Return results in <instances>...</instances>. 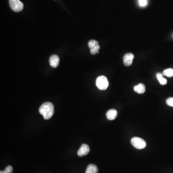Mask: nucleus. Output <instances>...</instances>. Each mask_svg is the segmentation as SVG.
Segmentation results:
<instances>
[{
	"label": "nucleus",
	"instance_id": "6",
	"mask_svg": "<svg viewBox=\"0 0 173 173\" xmlns=\"http://www.w3.org/2000/svg\"><path fill=\"white\" fill-rule=\"evenodd\" d=\"M89 151L90 149L89 145L86 144H83L78 151V156L79 157H82L86 155L89 153Z\"/></svg>",
	"mask_w": 173,
	"mask_h": 173
},
{
	"label": "nucleus",
	"instance_id": "14",
	"mask_svg": "<svg viewBox=\"0 0 173 173\" xmlns=\"http://www.w3.org/2000/svg\"><path fill=\"white\" fill-rule=\"evenodd\" d=\"M13 168L11 166H8L5 168L4 171H1L0 173H12Z\"/></svg>",
	"mask_w": 173,
	"mask_h": 173
},
{
	"label": "nucleus",
	"instance_id": "13",
	"mask_svg": "<svg viewBox=\"0 0 173 173\" xmlns=\"http://www.w3.org/2000/svg\"><path fill=\"white\" fill-rule=\"evenodd\" d=\"M163 75L169 78H171L173 76V69L172 68H168L163 71Z\"/></svg>",
	"mask_w": 173,
	"mask_h": 173
},
{
	"label": "nucleus",
	"instance_id": "9",
	"mask_svg": "<svg viewBox=\"0 0 173 173\" xmlns=\"http://www.w3.org/2000/svg\"><path fill=\"white\" fill-rule=\"evenodd\" d=\"M118 116V112L115 109H112L108 110L106 113V117L109 120H113Z\"/></svg>",
	"mask_w": 173,
	"mask_h": 173
},
{
	"label": "nucleus",
	"instance_id": "7",
	"mask_svg": "<svg viewBox=\"0 0 173 173\" xmlns=\"http://www.w3.org/2000/svg\"><path fill=\"white\" fill-rule=\"evenodd\" d=\"M134 55L132 53H126L123 57V62L125 66L129 67L132 64Z\"/></svg>",
	"mask_w": 173,
	"mask_h": 173
},
{
	"label": "nucleus",
	"instance_id": "8",
	"mask_svg": "<svg viewBox=\"0 0 173 173\" xmlns=\"http://www.w3.org/2000/svg\"><path fill=\"white\" fill-rule=\"evenodd\" d=\"M59 57L57 55H53L51 56L49 59L50 64L53 68H56L59 64Z\"/></svg>",
	"mask_w": 173,
	"mask_h": 173
},
{
	"label": "nucleus",
	"instance_id": "10",
	"mask_svg": "<svg viewBox=\"0 0 173 173\" xmlns=\"http://www.w3.org/2000/svg\"><path fill=\"white\" fill-rule=\"evenodd\" d=\"M134 89L135 92L138 94H143L145 92L146 87L143 84L140 83L138 85L135 86L134 88Z\"/></svg>",
	"mask_w": 173,
	"mask_h": 173
},
{
	"label": "nucleus",
	"instance_id": "11",
	"mask_svg": "<svg viewBox=\"0 0 173 173\" xmlns=\"http://www.w3.org/2000/svg\"><path fill=\"white\" fill-rule=\"evenodd\" d=\"M99 170L95 164H90L88 166L85 173H98Z\"/></svg>",
	"mask_w": 173,
	"mask_h": 173
},
{
	"label": "nucleus",
	"instance_id": "3",
	"mask_svg": "<svg viewBox=\"0 0 173 173\" xmlns=\"http://www.w3.org/2000/svg\"><path fill=\"white\" fill-rule=\"evenodd\" d=\"M131 143L135 148L141 150L146 146V143L144 140L138 137L133 138L131 140Z\"/></svg>",
	"mask_w": 173,
	"mask_h": 173
},
{
	"label": "nucleus",
	"instance_id": "16",
	"mask_svg": "<svg viewBox=\"0 0 173 173\" xmlns=\"http://www.w3.org/2000/svg\"><path fill=\"white\" fill-rule=\"evenodd\" d=\"M138 1L140 6L144 7L147 5V0H138Z\"/></svg>",
	"mask_w": 173,
	"mask_h": 173
},
{
	"label": "nucleus",
	"instance_id": "12",
	"mask_svg": "<svg viewBox=\"0 0 173 173\" xmlns=\"http://www.w3.org/2000/svg\"><path fill=\"white\" fill-rule=\"evenodd\" d=\"M156 77H157V79L158 80L159 83L162 85H164L167 84V80L165 78H163V75L160 73H157L156 75Z\"/></svg>",
	"mask_w": 173,
	"mask_h": 173
},
{
	"label": "nucleus",
	"instance_id": "2",
	"mask_svg": "<svg viewBox=\"0 0 173 173\" xmlns=\"http://www.w3.org/2000/svg\"><path fill=\"white\" fill-rule=\"evenodd\" d=\"M96 84L99 89L104 90L107 89L109 86V82L106 77L104 75H101L97 78Z\"/></svg>",
	"mask_w": 173,
	"mask_h": 173
},
{
	"label": "nucleus",
	"instance_id": "4",
	"mask_svg": "<svg viewBox=\"0 0 173 173\" xmlns=\"http://www.w3.org/2000/svg\"><path fill=\"white\" fill-rule=\"evenodd\" d=\"M9 2L10 7L14 12H19L23 9V4L19 0H9Z\"/></svg>",
	"mask_w": 173,
	"mask_h": 173
},
{
	"label": "nucleus",
	"instance_id": "5",
	"mask_svg": "<svg viewBox=\"0 0 173 173\" xmlns=\"http://www.w3.org/2000/svg\"><path fill=\"white\" fill-rule=\"evenodd\" d=\"M88 46L90 49V53L92 55H95L97 53H99L100 47L99 46V43L97 41L94 40H90L88 43Z\"/></svg>",
	"mask_w": 173,
	"mask_h": 173
},
{
	"label": "nucleus",
	"instance_id": "1",
	"mask_svg": "<svg viewBox=\"0 0 173 173\" xmlns=\"http://www.w3.org/2000/svg\"><path fill=\"white\" fill-rule=\"evenodd\" d=\"M39 112L43 115L44 119L48 120L52 118L55 112L53 104L50 102L44 103L39 108Z\"/></svg>",
	"mask_w": 173,
	"mask_h": 173
},
{
	"label": "nucleus",
	"instance_id": "15",
	"mask_svg": "<svg viewBox=\"0 0 173 173\" xmlns=\"http://www.w3.org/2000/svg\"><path fill=\"white\" fill-rule=\"evenodd\" d=\"M166 103L168 106L173 107V98L170 97L166 101Z\"/></svg>",
	"mask_w": 173,
	"mask_h": 173
}]
</instances>
